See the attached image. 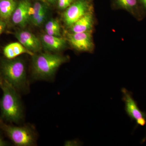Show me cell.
I'll use <instances>...</instances> for the list:
<instances>
[{"mask_svg": "<svg viewBox=\"0 0 146 146\" xmlns=\"http://www.w3.org/2000/svg\"><path fill=\"white\" fill-rule=\"evenodd\" d=\"M3 96L0 101L1 117L5 121L18 123L23 116L21 98L16 89L4 79L0 82Z\"/></svg>", "mask_w": 146, "mask_h": 146, "instance_id": "cell-1", "label": "cell"}, {"mask_svg": "<svg viewBox=\"0 0 146 146\" xmlns=\"http://www.w3.org/2000/svg\"><path fill=\"white\" fill-rule=\"evenodd\" d=\"M32 57L33 74L36 78L41 79L51 78L68 59L66 56L48 53L35 54Z\"/></svg>", "mask_w": 146, "mask_h": 146, "instance_id": "cell-2", "label": "cell"}, {"mask_svg": "<svg viewBox=\"0 0 146 146\" xmlns=\"http://www.w3.org/2000/svg\"><path fill=\"white\" fill-rule=\"evenodd\" d=\"M2 72L4 79L16 89H23L26 85V69L22 58H16L3 61Z\"/></svg>", "mask_w": 146, "mask_h": 146, "instance_id": "cell-3", "label": "cell"}, {"mask_svg": "<svg viewBox=\"0 0 146 146\" xmlns=\"http://www.w3.org/2000/svg\"><path fill=\"white\" fill-rule=\"evenodd\" d=\"M1 126L16 145L31 146L35 143V134L29 127L9 125L3 123Z\"/></svg>", "mask_w": 146, "mask_h": 146, "instance_id": "cell-4", "label": "cell"}, {"mask_svg": "<svg viewBox=\"0 0 146 146\" xmlns=\"http://www.w3.org/2000/svg\"><path fill=\"white\" fill-rule=\"evenodd\" d=\"M121 91L126 114L131 121L136 122L135 129L139 126L146 125V112L140 109L137 102L133 98L132 93L125 88H123Z\"/></svg>", "mask_w": 146, "mask_h": 146, "instance_id": "cell-5", "label": "cell"}, {"mask_svg": "<svg viewBox=\"0 0 146 146\" xmlns=\"http://www.w3.org/2000/svg\"><path fill=\"white\" fill-rule=\"evenodd\" d=\"M91 11V5L87 1L77 0L63 13V21L67 26L71 27L82 16Z\"/></svg>", "mask_w": 146, "mask_h": 146, "instance_id": "cell-6", "label": "cell"}, {"mask_svg": "<svg viewBox=\"0 0 146 146\" xmlns=\"http://www.w3.org/2000/svg\"><path fill=\"white\" fill-rule=\"evenodd\" d=\"M68 40L72 46L79 51H90L93 49L91 32L72 33L68 35Z\"/></svg>", "mask_w": 146, "mask_h": 146, "instance_id": "cell-7", "label": "cell"}, {"mask_svg": "<svg viewBox=\"0 0 146 146\" xmlns=\"http://www.w3.org/2000/svg\"><path fill=\"white\" fill-rule=\"evenodd\" d=\"M31 7L29 0L20 1L11 16L13 23L21 27H25L30 21V10Z\"/></svg>", "mask_w": 146, "mask_h": 146, "instance_id": "cell-8", "label": "cell"}, {"mask_svg": "<svg viewBox=\"0 0 146 146\" xmlns=\"http://www.w3.org/2000/svg\"><path fill=\"white\" fill-rule=\"evenodd\" d=\"M15 36L20 43L31 52L35 54L42 49V45L40 39L28 31L17 32Z\"/></svg>", "mask_w": 146, "mask_h": 146, "instance_id": "cell-9", "label": "cell"}, {"mask_svg": "<svg viewBox=\"0 0 146 146\" xmlns=\"http://www.w3.org/2000/svg\"><path fill=\"white\" fill-rule=\"evenodd\" d=\"M40 40L42 46L49 51H59L64 48L66 44L65 39L61 36H52L47 34L42 35Z\"/></svg>", "mask_w": 146, "mask_h": 146, "instance_id": "cell-10", "label": "cell"}, {"mask_svg": "<svg viewBox=\"0 0 146 146\" xmlns=\"http://www.w3.org/2000/svg\"><path fill=\"white\" fill-rule=\"evenodd\" d=\"M94 25V18L91 11L86 13L71 27L72 33L90 31Z\"/></svg>", "mask_w": 146, "mask_h": 146, "instance_id": "cell-11", "label": "cell"}, {"mask_svg": "<svg viewBox=\"0 0 146 146\" xmlns=\"http://www.w3.org/2000/svg\"><path fill=\"white\" fill-rule=\"evenodd\" d=\"M5 56L8 59L16 58L20 55L27 54L33 56L35 53L26 48L20 42H16L7 45L3 50Z\"/></svg>", "mask_w": 146, "mask_h": 146, "instance_id": "cell-12", "label": "cell"}, {"mask_svg": "<svg viewBox=\"0 0 146 146\" xmlns=\"http://www.w3.org/2000/svg\"><path fill=\"white\" fill-rule=\"evenodd\" d=\"M17 5L14 0H4L0 1V17L7 20L12 16Z\"/></svg>", "mask_w": 146, "mask_h": 146, "instance_id": "cell-13", "label": "cell"}, {"mask_svg": "<svg viewBox=\"0 0 146 146\" xmlns=\"http://www.w3.org/2000/svg\"><path fill=\"white\" fill-rule=\"evenodd\" d=\"M46 34L52 36H61L60 28L59 23L56 19H50L47 21L45 26Z\"/></svg>", "mask_w": 146, "mask_h": 146, "instance_id": "cell-14", "label": "cell"}, {"mask_svg": "<svg viewBox=\"0 0 146 146\" xmlns=\"http://www.w3.org/2000/svg\"><path fill=\"white\" fill-rule=\"evenodd\" d=\"M116 3L121 8L123 9L131 14H135L138 2L137 0H115Z\"/></svg>", "mask_w": 146, "mask_h": 146, "instance_id": "cell-15", "label": "cell"}, {"mask_svg": "<svg viewBox=\"0 0 146 146\" xmlns=\"http://www.w3.org/2000/svg\"><path fill=\"white\" fill-rule=\"evenodd\" d=\"M46 7V6L42 3L36 2L35 3L33 6V13L30 18V21L33 24L36 21L40 13Z\"/></svg>", "mask_w": 146, "mask_h": 146, "instance_id": "cell-16", "label": "cell"}, {"mask_svg": "<svg viewBox=\"0 0 146 146\" xmlns=\"http://www.w3.org/2000/svg\"><path fill=\"white\" fill-rule=\"evenodd\" d=\"M48 7H46L42 11L36 21L33 23V24L35 26L37 27H39L42 26L45 23L47 16L48 15Z\"/></svg>", "mask_w": 146, "mask_h": 146, "instance_id": "cell-17", "label": "cell"}, {"mask_svg": "<svg viewBox=\"0 0 146 146\" xmlns=\"http://www.w3.org/2000/svg\"><path fill=\"white\" fill-rule=\"evenodd\" d=\"M57 1L59 8L60 9H65L70 7L74 2L75 0H57Z\"/></svg>", "mask_w": 146, "mask_h": 146, "instance_id": "cell-18", "label": "cell"}, {"mask_svg": "<svg viewBox=\"0 0 146 146\" xmlns=\"http://www.w3.org/2000/svg\"><path fill=\"white\" fill-rule=\"evenodd\" d=\"M5 27L6 23L5 22L3 21L2 18L0 17V36L5 29Z\"/></svg>", "mask_w": 146, "mask_h": 146, "instance_id": "cell-19", "label": "cell"}, {"mask_svg": "<svg viewBox=\"0 0 146 146\" xmlns=\"http://www.w3.org/2000/svg\"><path fill=\"white\" fill-rule=\"evenodd\" d=\"M6 145V143L3 140V138L0 135V146H4Z\"/></svg>", "mask_w": 146, "mask_h": 146, "instance_id": "cell-20", "label": "cell"}, {"mask_svg": "<svg viewBox=\"0 0 146 146\" xmlns=\"http://www.w3.org/2000/svg\"><path fill=\"white\" fill-rule=\"evenodd\" d=\"M139 1L143 6L144 8L146 9V0H139Z\"/></svg>", "mask_w": 146, "mask_h": 146, "instance_id": "cell-21", "label": "cell"}, {"mask_svg": "<svg viewBox=\"0 0 146 146\" xmlns=\"http://www.w3.org/2000/svg\"><path fill=\"white\" fill-rule=\"evenodd\" d=\"M46 1L50 3L54 4L56 2L57 0H46Z\"/></svg>", "mask_w": 146, "mask_h": 146, "instance_id": "cell-22", "label": "cell"}, {"mask_svg": "<svg viewBox=\"0 0 146 146\" xmlns=\"http://www.w3.org/2000/svg\"><path fill=\"white\" fill-rule=\"evenodd\" d=\"M146 141V134L145 136L144 137V138H143L142 140L141 141V144L143 143H145V142Z\"/></svg>", "mask_w": 146, "mask_h": 146, "instance_id": "cell-23", "label": "cell"}, {"mask_svg": "<svg viewBox=\"0 0 146 146\" xmlns=\"http://www.w3.org/2000/svg\"><path fill=\"white\" fill-rule=\"evenodd\" d=\"M4 1V0H0V1Z\"/></svg>", "mask_w": 146, "mask_h": 146, "instance_id": "cell-24", "label": "cell"}]
</instances>
